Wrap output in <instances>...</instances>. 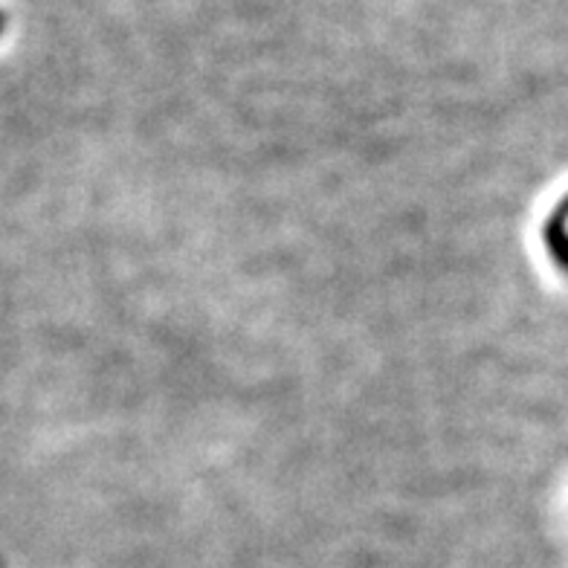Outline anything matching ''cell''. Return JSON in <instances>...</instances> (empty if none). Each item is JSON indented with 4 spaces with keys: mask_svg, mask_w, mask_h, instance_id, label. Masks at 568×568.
<instances>
[{
    "mask_svg": "<svg viewBox=\"0 0 568 568\" xmlns=\"http://www.w3.org/2000/svg\"><path fill=\"white\" fill-rule=\"evenodd\" d=\"M560 212H566V215H568V197L560 203Z\"/></svg>",
    "mask_w": 568,
    "mask_h": 568,
    "instance_id": "obj_2",
    "label": "cell"
},
{
    "mask_svg": "<svg viewBox=\"0 0 568 568\" xmlns=\"http://www.w3.org/2000/svg\"><path fill=\"white\" fill-rule=\"evenodd\" d=\"M546 244L548 250H551L554 258L568 270V226L560 224V221H554V217H548Z\"/></svg>",
    "mask_w": 568,
    "mask_h": 568,
    "instance_id": "obj_1",
    "label": "cell"
}]
</instances>
